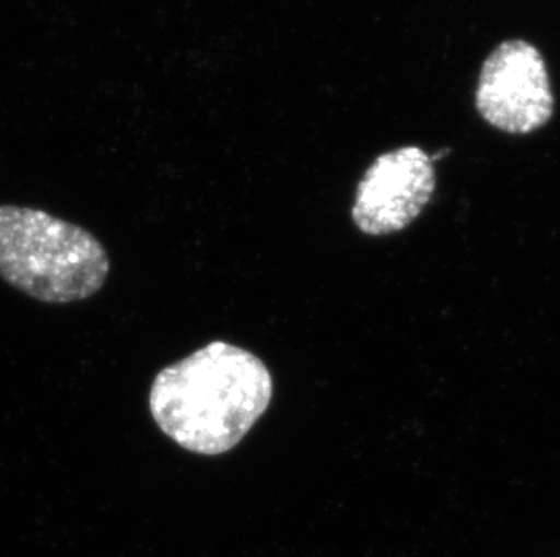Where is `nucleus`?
I'll return each instance as SVG.
<instances>
[{"instance_id":"f257e3e1","label":"nucleus","mask_w":560,"mask_h":557,"mask_svg":"<svg viewBox=\"0 0 560 557\" xmlns=\"http://www.w3.org/2000/svg\"><path fill=\"white\" fill-rule=\"evenodd\" d=\"M272 394V374L258 355L212 341L154 377L149 413L176 446L220 457L249 435Z\"/></svg>"},{"instance_id":"f03ea898","label":"nucleus","mask_w":560,"mask_h":557,"mask_svg":"<svg viewBox=\"0 0 560 557\" xmlns=\"http://www.w3.org/2000/svg\"><path fill=\"white\" fill-rule=\"evenodd\" d=\"M112 261L84 226L32 206L0 205V278L32 299L69 305L98 294Z\"/></svg>"},{"instance_id":"20e7f679","label":"nucleus","mask_w":560,"mask_h":557,"mask_svg":"<svg viewBox=\"0 0 560 557\" xmlns=\"http://www.w3.org/2000/svg\"><path fill=\"white\" fill-rule=\"evenodd\" d=\"M435 183V164L423 149L405 145L380 154L358 183L352 220L366 236L405 230L429 205Z\"/></svg>"},{"instance_id":"7ed1b4c3","label":"nucleus","mask_w":560,"mask_h":557,"mask_svg":"<svg viewBox=\"0 0 560 557\" xmlns=\"http://www.w3.org/2000/svg\"><path fill=\"white\" fill-rule=\"evenodd\" d=\"M476 109L498 131L526 137L550 123L556 96L545 58L534 44L512 38L482 62Z\"/></svg>"}]
</instances>
